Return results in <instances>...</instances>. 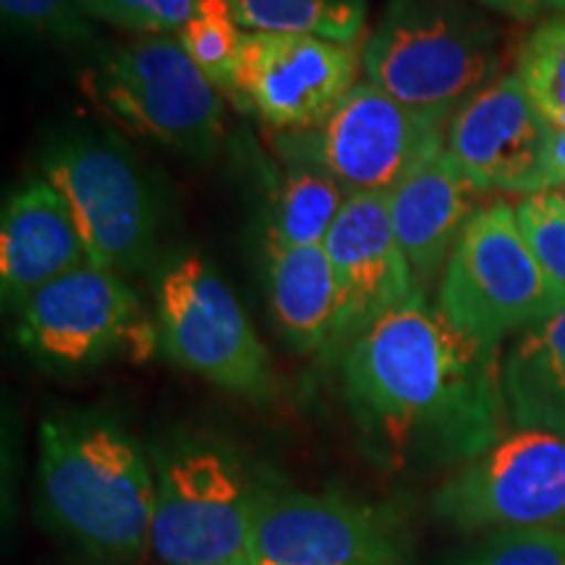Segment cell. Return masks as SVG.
<instances>
[{
	"instance_id": "5",
	"label": "cell",
	"mask_w": 565,
	"mask_h": 565,
	"mask_svg": "<svg viewBox=\"0 0 565 565\" xmlns=\"http://www.w3.org/2000/svg\"><path fill=\"white\" fill-rule=\"evenodd\" d=\"M84 92L129 134L171 150L207 154L223 137V92L179 34H145L84 74Z\"/></svg>"
},
{
	"instance_id": "20",
	"label": "cell",
	"mask_w": 565,
	"mask_h": 565,
	"mask_svg": "<svg viewBox=\"0 0 565 565\" xmlns=\"http://www.w3.org/2000/svg\"><path fill=\"white\" fill-rule=\"evenodd\" d=\"M349 196L320 166L294 160L275 196L267 249L324 244Z\"/></svg>"
},
{
	"instance_id": "32",
	"label": "cell",
	"mask_w": 565,
	"mask_h": 565,
	"mask_svg": "<svg viewBox=\"0 0 565 565\" xmlns=\"http://www.w3.org/2000/svg\"><path fill=\"white\" fill-rule=\"evenodd\" d=\"M236 565H254V563L249 561V557H244V561H242V563H236Z\"/></svg>"
},
{
	"instance_id": "16",
	"label": "cell",
	"mask_w": 565,
	"mask_h": 565,
	"mask_svg": "<svg viewBox=\"0 0 565 565\" xmlns=\"http://www.w3.org/2000/svg\"><path fill=\"white\" fill-rule=\"evenodd\" d=\"M89 265L87 246L68 204L42 181L21 186L0 221V286L11 307L76 267Z\"/></svg>"
},
{
	"instance_id": "19",
	"label": "cell",
	"mask_w": 565,
	"mask_h": 565,
	"mask_svg": "<svg viewBox=\"0 0 565 565\" xmlns=\"http://www.w3.org/2000/svg\"><path fill=\"white\" fill-rule=\"evenodd\" d=\"M270 252V309L275 324L301 353L330 351L338 288L324 244Z\"/></svg>"
},
{
	"instance_id": "1",
	"label": "cell",
	"mask_w": 565,
	"mask_h": 565,
	"mask_svg": "<svg viewBox=\"0 0 565 565\" xmlns=\"http://www.w3.org/2000/svg\"><path fill=\"white\" fill-rule=\"evenodd\" d=\"M343 387L385 466L469 463L503 440L500 345L461 333L427 296L380 317L345 349Z\"/></svg>"
},
{
	"instance_id": "28",
	"label": "cell",
	"mask_w": 565,
	"mask_h": 565,
	"mask_svg": "<svg viewBox=\"0 0 565 565\" xmlns=\"http://www.w3.org/2000/svg\"><path fill=\"white\" fill-rule=\"evenodd\" d=\"M477 3L515 21H534L540 19L542 13L553 11V3H550V0H477Z\"/></svg>"
},
{
	"instance_id": "21",
	"label": "cell",
	"mask_w": 565,
	"mask_h": 565,
	"mask_svg": "<svg viewBox=\"0 0 565 565\" xmlns=\"http://www.w3.org/2000/svg\"><path fill=\"white\" fill-rule=\"evenodd\" d=\"M244 32L312 34L356 45L364 32V0H223Z\"/></svg>"
},
{
	"instance_id": "4",
	"label": "cell",
	"mask_w": 565,
	"mask_h": 565,
	"mask_svg": "<svg viewBox=\"0 0 565 565\" xmlns=\"http://www.w3.org/2000/svg\"><path fill=\"white\" fill-rule=\"evenodd\" d=\"M437 309L479 343L505 335L565 309V288L542 267L521 231L515 207H479L458 238L437 286Z\"/></svg>"
},
{
	"instance_id": "2",
	"label": "cell",
	"mask_w": 565,
	"mask_h": 565,
	"mask_svg": "<svg viewBox=\"0 0 565 565\" xmlns=\"http://www.w3.org/2000/svg\"><path fill=\"white\" fill-rule=\"evenodd\" d=\"M40 484L55 524L84 547L139 555L152 545L154 471L113 419L71 414L42 422Z\"/></svg>"
},
{
	"instance_id": "12",
	"label": "cell",
	"mask_w": 565,
	"mask_h": 565,
	"mask_svg": "<svg viewBox=\"0 0 565 565\" xmlns=\"http://www.w3.org/2000/svg\"><path fill=\"white\" fill-rule=\"evenodd\" d=\"M435 511L466 532L565 529V437L508 435L435 494Z\"/></svg>"
},
{
	"instance_id": "6",
	"label": "cell",
	"mask_w": 565,
	"mask_h": 565,
	"mask_svg": "<svg viewBox=\"0 0 565 565\" xmlns=\"http://www.w3.org/2000/svg\"><path fill=\"white\" fill-rule=\"evenodd\" d=\"M152 547L168 565H236L249 555L257 487L217 443L181 437L154 454Z\"/></svg>"
},
{
	"instance_id": "27",
	"label": "cell",
	"mask_w": 565,
	"mask_h": 565,
	"mask_svg": "<svg viewBox=\"0 0 565 565\" xmlns=\"http://www.w3.org/2000/svg\"><path fill=\"white\" fill-rule=\"evenodd\" d=\"M3 17L32 32L79 40L92 32L82 0H0Z\"/></svg>"
},
{
	"instance_id": "18",
	"label": "cell",
	"mask_w": 565,
	"mask_h": 565,
	"mask_svg": "<svg viewBox=\"0 0 565 565\" xmlns=\"http://www.w3.org/2000/svg\"><path fill=\"white\" fill-rule=\"evenodd\" d=\"M503 395L515 429L565 437V309L532 324L503 356Z\"/></svg>"
},
{
	"instance_id": "7",
	"label": "cell",
	"mask_w": 565,
	"mask_h": 565,
	"mask_svg": "<svg viewBox=\"0 0 565 565\" xmlns=\"http://www.w3.org/2000/svg\"><path fill=\"white\" fill-rule=\"evenodd\" d=\"M158 338L168 359L244 398L275 393L270 353L221 275L196 254L173 259L158 282Z\"/></svg>"
},
{
	"instance_id": "23",
	"label": "cell",
	"mask_w": 565,
	"mask_h": 565,
	"mask_svg": "<svg viewBox=\"0 0 565 565\" xmlns=\"http://www.w3.org/2000/svg\"><path fill=\"white\" fill-rule=\"evenodd\" d=\"M179 38L202 74L223 95L233 97V82H236L246 32L231 17L228 6L223 0H202L194 19L183 26Z\"/></svg>"
},
{
	"instance_id": "22",
	"label": "cell",
	"mask_w": 565,
	"mask_h": 565,
	"mask_svg": "<svg viewBox=\"0 0 565 565\" xmlns=\"http://www.w3.org/2000/svg\"><path fill=\"white\" fill-rule=\"evenodd\" d=\"M515 74L545 121L565 129V13L534 26L515 55Z\"/></svg>"
},
{
	"instance_id": "3",
	"label": "cell",
	"mask_w": 565,
	"mask_h": 565,
	"mask_svg": "<svg viewBox=\"0 0 565 565\" xmlns=\"http://www.w3.org/2000/svg\"><path fill=\"white\" fill-rule=\"evenodd\" d=\"M366 82L450 121L500 71L498 34L463 0H391L362 45Z\"/></svg>"
},
{
	"instance_id": "29",
	"label": "cell",
	"mask_w": 565,
	"mask_h": 565,
	"mask_svg": "<svg viewBox=\"0 0 565 565\" xmlns=\"http://www.w3.org/2000/svg\"><path fill=\"white\" fill-rule=\"evenodd\" d=\"M565 181V129L553 134V141H550V152L545 162V192H553V189L561 186Z\"/></svg>"
},
{
	"instance_id": "30",
	"label": "cell",
	"mask_w": 565,
	"mask_h": 565,
	"mask_svg": "<svg viewBox=\"0 0 565 565\" xmlns=\"http://www.w3.org/2000/svg\"><path fill=\"white\" fill-rule=\"evenodd\" d=\"M550 3H553L555 13H565V0H550Z\"/></svg>"
},
{
	"instance_id": "8",
	"label": "cell",
	"mask_w": 565,
	"mask_h": 565,
	"mask_svg": "<svg viewBox=\"0 0 565 565\" xmlns=\"http://www.w3.org/2000/svg\"><path fill=\"white\" fill-rule=\"evenodd\" d=\"M448 126L359 82L328 124L286 134L282 150L320 166L349 194H391L448 147Z\"/></svg>"
},
{
	"instance_id": "10",
	"label": "cell",
	"mask_w": 565,
	"mask_h": 565,
	"mask_svg": "<svg viewBox=\"0 0 565 565\" xmlns=\"http://www.w3.org/2000/svg\"><path fill=\"white\" fill-rule=\"evenodd\" d=\"M19 341L47 364L87 366L124 351L141 359L158 335L124 275L89 263L21 303Z\"/></svg>"
},
{
	"instance_id": "31",
	"label": "cell",
	"mask_w": 565,
	"mask_h": 565,
	"mask_svg": "<svg viewBox=\"0 0 565 565\" xmlns=\"http://www.w3.org/2000/svg\"><path fill=\"white\" fill-rule=\"evenodd\" d=\"M553 192H557V194H561L563 196V200H565V181L561 183V186H557V189H553Z\"/></svg>"
},
{
	"instance_id": "9",
	"label": "cell",
	"mask_w": 565,
	"mask_h": 565,
	"mask_svg": "<svg viewBox=\"0 0 565 565\" xmlns=\"http://www.w3.org/2000/svg\"><path fill=\"white\" fill-rule=\"evenodd\" d=\"M42 171L66 200L92 265L124 275L150 257L158 207L131 154L113 141L61 139L47 147Z\"/></svg>"
},
{
	"instance_id": "24",
	"label": "cell",
	"mask_w": 565,
	"mask_h": 565,
	"mask_svg": "<svg viewBox=\"0 0 565 565\" xmlns=\"http://www.w3.org/2000/svg\"><path fill=\"white\" fill-rule=\"evenodd\" d=\"M202 0H82L89 19L108 21L118 30L145 34H181Z\"/></svg>"
},
{
	"instance_id": "14",
	"label": "cell",
	"mask_w": 565,
	"mask_h": 565,
	"mask_svg": "<svg viewBox=\"0 0 565 565\" xmlns=\"http://www.w3.org/2000/svg\"><path fill=\"white\" fill-rule=\"evenodd\" d=\"M553 134L513 71L498 76L450 118L448 152L479 194L529 196L545 192Z\"/></svg>"
},
{
	"instance_id": "13",
	"label": "cell",
	"mask_w": 565,
	"mask_h": 565,
	"mask_svg": "<svg viewBox=\"0 0 565 565\" xmlns=\"http://www.w3.org/2000/svg\"><path fill=\"white\" fill-rule=\"evenodd\" d=\"M362 47L312 34L246 32L233 100L282 134L320 129L356 89Z\"/></svg>"
},
{
	"instance_id": "17",
	"label": "cell",
	"mask_w": 565,
	"mask_h": 565,
	"mask_svg": "<svg viewBox=\"0 0 565 565\" xmlns=\"http://www.w3.org/2000/svg\"><path fill=\"white\" fill-rule=\"evenodd\" d=\"M477 196L448 147L387 194L395 238L424 291L448 265L466 223L477 212Z\"/></svg>"
},
{
	"instance_id": "25",
	"label": "cell",
	"mask_w": 565,
	"mask_h": 565,
	"mask_svg": "<svg viewBox=\"0 0 565 565\" xmlns=\"http://www.w3.org/2000/svg\"><path fill=\"white\" fill-rule=\"evenodd\" d=\"M521 231L553 280L565 288V200L557 192L529 194L515 207Z\"/></svg>"
},
{
	"instance_id": "11",
	"label": "cell",
	"mask_w": 565,
	"mask_h": 565,
	"mask_svg": "<svg viewBox=\"0 0 565 565\" xmlns=\"http://www.w3.org/2000/svg\"><path fill=\"white\" fill-rule=\"evenodd\" d=\"M404 553V524L387 508L257 487L246 555L254 565H398Z\"/></svg>"
},
{
	"instance_id": "26",
	"label": "cell",
	"mask_w": 565,
	"mask_h": 565,
	"mask_svg": "<svg viewBox=\"0 0 565 565\" xmlns=\"http://www.w3.org/2000/svg\"><path fill=\"white\" fill-rule=\"evenodd\" d=\"M469 565H565L563 529H503Z\"/></svg>"
},
{
	"instance_id": "15",
	"label": "cell",
	"mask_w": 565,
	"mask_h": 565,
	"mask_svg": "<svg viewBox=\"0 0 565 565\" xmlns=\"http://www.w3.org/2000/svg\"><path fill=\"white\" fill-rule=\"evenodd\" d=\"M324 249L338 288L330 351L349 349L380 317L427 296L395 238L387 194H351L324 238Z\"/></svg>"
}]
</instances>
